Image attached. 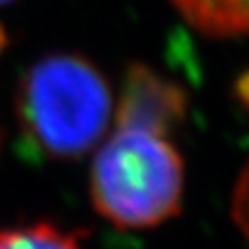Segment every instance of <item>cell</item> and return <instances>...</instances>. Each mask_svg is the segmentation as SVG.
<instances>
[{"instance_id": "cell-4", "label": "cell", "mask_w": 249, "mask_h": 249, "mask_svg": "<svg viewBox=\"0 0 249 249\" xmlns=\"http://www.w3.org/2000/svg\"><path fill=\"white\" fill-rule=\"evenodd\" d=\"M0 249H88L86 231L65 229L49 219L0 229Z\"/></svg>"}, {"instance_id": "cell-1", "label": "cell", "mask_w": 249, "mask_h": 249, "mask_svg": "<svg viewBox=\"0 0 249 249\" xmlns=\"http://www.w3.org/2000/svg\"><path fill=\"white\" fill-rule=\"evenodd\" d=\"M187 92L169 76L134 62L123 81L107 136L90 169V198L118 229H155L178 217L185 160L176 143Z\"/></svg>"}, {"instance_id": "cell-5", "label": "cell", "mask_w": 249, "mask_h": 249, "mask_svg": "<svg viewBox=\"0 0 249 249\" xmlns=\"http://www.w3.org/2000/svg\"><path fill=\"white\" fill-rule=\"evenodd\" d=\"M2 44H5V33L0 30V49H2Z\"/></svg>"}, {"instance_id": "cell-6", "label": "cell", "mask_w": 249, "mask_h": 249, "mask_svg": "<svg viewBox=\"0 0 249 249\" xmlns=\"http://www.w3.org/2000/svg\"><path fill=\"white\" fill-rule=\"evenodd\" d=\"M9 2H14V0H0V5H9Z\"/></svg>"}, {"instance_id": "cell-3", "label": "cell", "mask_w": 249, "mask_h": 249, "mask_svg": "<svg viewBox=\"0 0 249 249\" xmlns=\"http://www.w3.org/2000/svg\"><path fill=\"white\" fill-rule=\"evenodd\" d=\"M178 14L205 37H242L249 23V0H169Z\"/></svg>"}, {"instance_id": "cell-2", "label": "cell", "mask_w": 249, "mask_h": 249, "mask_svg": "<svg viewBox=\"0 0 249 249\" xmlns=\"http://www.w3.org/2000/svg\"><path fill=\"white\" fill-rule=\"evenodd\" d=\"M113 90L95 62L51 53L30 65L17 90L21 136L46 160H79L95 150L113 120Z\"/></svg>"}]
</instances>
